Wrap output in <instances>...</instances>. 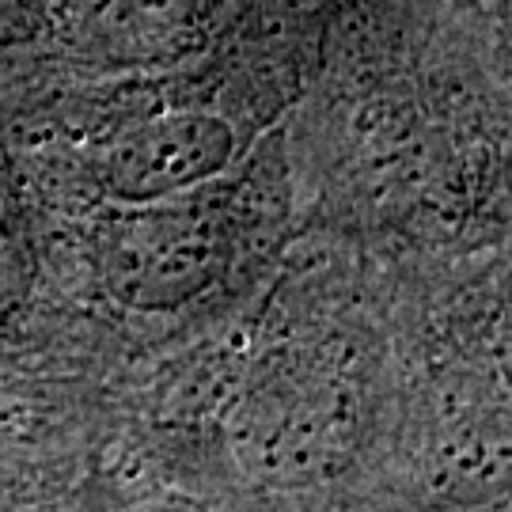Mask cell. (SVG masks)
Listing matches in <instances>:
<instances>
[{
	"label": "cell",
	"mask_w": 512,
	"mask_h": 512,
	"mask_svg": "<svg viewBox=\"0 0 512 512\" xmlns=\"http://www.w3.org/2000/svg\"><path fill=\"white\" fill-rule=\"evenodd\" d=\"M137 512H198V509H186V505H175V501H164V505H145Z\"/></svg>",
	"instance_id": "8992f818"
},
{
	"label": "cell",
	"mask_w": 512,
	"mask_h": 512,
	"mask_svg": "<svg viewBox=\"0 0 512 512\" xmlns=\"http://www.w3.org/2000/svg\"><path fill=\"white\" fill-rule=\"evenodd\" d=\"M202 0H65L61 35L103 65H167L202 46Z\"/></svg>",
	"instance_id": "3957f363"
},
{
	"label": "cell",
	"mask_w": 512,
	"mask_h": 512,
	"mask_svg": "<svg viewBox=\"0 0 512 512\" xmlns=\"http://www.w3.org/2000/svg\"><path fill=\"white\" fill-rule=\"evenodd\" d=\"M35 281V247L16 186L0 175V323L19 311Z\"/></svg>",
	"instance_id": "5b68a950"
},
{
	"label": "cell",
	"mask_w": 512,
	"mask_h": 512,
	"mask_svg": "<svg viewBox=\"0 0 512 512\" xmlns=\"http://www.w3.org/2000/svg\"><path fill=\"white\" fill-rule=\"evenodd\" d=\"M217 183L156 202H114L99 220L95 262L118 304L137 311L183 308L224 274L232 217Z\"/></svg>",
	"instance_id": "6da1fadb"
},
{
	"label": "cell",
	"mask_w": 512,
	"mask_h": 512,
	"mask_svg": "<svg viewBox=\"0 0 512 512\" xmlns=\"http://www.w3.org/2000/svg\"><path fill=\"white\" fill-rule=\"evenodd\" d=\"M239 452L247 467L277 482H311L346 467L357 425L346 403H315L296 399L285 414H274L255 425H239Z\"/></svg>",
	"instance_id": "277c9868"
},
{
	"label": "cell",
	"mask_w": 512,
	"mask_h": 512,
	"mask_svg": "<svg viewBox=\"0 0 512 512\" xmlns=\"http://www.w3.org/2000/svg\"><path fill=\"white\" fill-rule=\"evenodd\" d=\"M232 152L236 133L224 118L167 110L122 129L103 148V186L110 202H156L220 179Z\"/></svg>",
	"instance_id": "7a4b0ae2"
}]
</instances>
